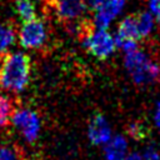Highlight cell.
Wrapping results in <instances>:
<instances>
[{
	"mask_svg": "<svg viewBox=\"0 0 160 160\" xmlns=\"http://www.w3.org/2000/svg\"><path fill=\"white\" fill-rule=\"evenodd\" d=\"M125 160H141V155H139L138 152H132V154L128 155Z\"/></svg>",
	"mask_w": 160,
	"mask_h": 160,
	"instance_id": "21",
	"label": "cell"
},
{
	"mask_svg": "<svg viewBox=\"0 0 160 160\" xmlns=\"http://www.w3.org/2000/svg\"><path fill=\"white\" fill-rule=\"evenodd\" d=\"M141 160H160V156L158 154L156 150L154 149H148L144 151V154L141 155Z\"/></svg>",
	"mask_w": 160,
	"mask_h": 160,
	"instance_id": "17",
	"label": "cell"
},
{
	"mask_svg": "<svg viewBox=\"0 0 160 160\" xmlns=\"http://www.w3.org/2000/svg\"><path fill=\"white\" fill-rule=\"evenodd\" d=\"M126 131H128L129 136L132 138L134 140H142L149 134V129H148L146 124L144 121H141V120H134V121H131L128 125Z\"/></svg>",
	"mask_w": 160,
	"mask_h": 160,
	"instance_id": "14",
	"label": "cell"
},
{
	"mask_svg": "<svg viewBox=\"0 0 160 160\" xmlns=\"http://www.w3.org/2000/svg\"><path fill=\"white\" fill-rule=\"evenodd\" d=\"M15 112L12 100L4 94H0V129L6 128Z\"/></svg>",
	"mask_w": 160,
	"mask_h": 160,
	"instance_id": "11",
	"label": "cell"
},
{
	"mask_svg": "<svg viewBox=\"0 0 160 160\" xmlns=\"http://www.w3.org/2000/svg\"><path fill=\"white\" fill-rule=\"evenodd\" d=\"M88 135L94 145H106L111 140V129L108 120L101 114H95L88 128Z\"/></svg>",
	"mask_w": 160,
	"mask_h": 160,
	"instance_id": "8",
	"label": "cell"
},
{
	"mask_svg": "<svg viewBox=\"0 0 160 160\" xmlns=\"http://www.w3.org/2000/svg\"><path fill=\"white\" fill-rule=\"evenodd\" d=\"M138 26H139L140 36L141 38L148 36L151 32L152 26H154V20H152L151 14L145 12V11L144 12H139L138 14Z\"/></svg>",
	"mask_w": 160,
	"mask_h": 160,
	"instance_id": "15",
	"label": "cell"
},
{
	"mask_svg": "<svg viewBox=\"0 0 160 160\" xmlns=\"http://www.w3.org/2000/svg\"><path fill=\"white\" fill-rule=\"evenodd\" d=\"M118 39H126V40H139L141 39L140 32H139V26H138V14L134 15H128L126 18H124L119 26H118V34L116 36Z\"/></svg>",
	"mask_w": 160,
	"mask_h": 160,
	"instance_id": "9",
	"label": "cell"
},
{
	"mask_svg": "<svg viewBox=\"0 0 160 160\" xmlns=\"http://www.w3.org/2000/svg\"><path fill=\"white\" fill-rule=\"evenodd\" d=\"M46 39V30L41 19H32L24 21L19 30L20 45L25 49H38Z\"/></svg>",
	"mask_w": 160,
	"mask_h": 160,
	"instance_id": "4",
	"label": "cell"
},
{
	"mask_svg": "<svg viewBox=\"0 0 160 160\" xmlns=\"http://www.w3.org/2000/svg\"><path fill=\"white\" fill-rule=\"evenodd\" d=\"M106 0H86V5H88V8L90 9V10H98L104 2H105Z\"/></svg>",
	"mask_w": 160,
	"mask_h": 160,
	"instance_id": "19",
	"label": "cell"
},
{
	"mask_svg": "<svg viewBox=\"0 0 160 160\" xmlns=\"http://www.w3.org/2000/svg\"><path fill=\"white\" fill-rule=\"evenodd\" d=\"M148 5L155 19L160 21V0H148Z\"/></svg>",
	"mask_w": 160,
	"mask_h": 160,
	"instance_id": "16",
	"label": "cell"
},
{
	"mask_svg": "<svg viewBox=\"0 0 160 160\" xmlns=\"http://www.w3.org/2000/svg\"><path fill=\"white\" fill-rule=\"evenodd\" d=\"M15 31L9 24H0V56L6 54V49L14 42Z\"/></svg>",
	"mask_w": 160,
	"mask_h": 160,
	"instance_id": "13",
	"label": "cell"
},
{
	"mask_svg": "<svg viewBox=\"0 0 160 160\" xmlns=\"http://www.w3.org/2000/svg\"><path fill=\"white\" fill-rule=\"evenodd\" d=\"M155 124H156V126H158V129L160 131V102L158 104L156 111H155Z\"/></svg>",
	"mask_w": 160,
	"mask_h": 160,
	"instance_id": "20",
	"label": "cell"
},
{
	"mask_svg": "<svg viewBox=\"0 0 160 160\" xmlns=\"http://www.w3.org/2000/svg\"><path fill=\"white\" fill-rule=\"evenodd\" d=\"M79 35L84 49L100 60L109 58L115 50L116 42L111 34L104 29H96L90 21L80 24Z\"/></svg>",
	"mask_w": 160,
	"mask_h": 160,
	"instance_id": "2",
	"label": "cell"
},
{
	"mask_svg": "<svg viewBox=\"0 0 160 160\" xmlns=\"http://www.w3.org/2000/svg\"><path fill=\"white\" fill-rule=\"evenodd\" d=\"M126 0H106L98 10H95L92 24L96 29L106 30L110 22L121 12Z\"/></svg>",
	"mask_w": 160,
	"mask_h": 160,
	"instance_id": "7",
	"label": "cell"
},
{
	"mask_svg": "<svg viewBox=\"0 0 160 160\" xmlns=\"http://www.w3.org/2000/svg\"><path fill=\"white\" fill-rule=\"evenodd\" d=\"M126 150L128 144L125 138L121 135H116L105 145V160H125L128 156Z\"/></svg>",
	"mask_w": 160,
	"mask_h": 160,
	"instance_id": "10",
	"label": "cell"
},
{
	"mask_svg": "<svg viewBox=\"0 0 160 160\" xmlns=\"http://www.w3.org/2000/svg\"><path fill=\"white\" fill-rule=\"evenodd\" d=\"M124 61L132 80L139 85L149 84L160 76V66L139 49L126 52Z\"/></svg>",
	"mask_w": 160,
	"mask_h": 160,
	"instance_id": "3",
	"label": "cell"
},
{
	"mask_svg": "<svg viewBox=\"0 0 160 160\" xmlns=\"http://www.w3.org/2000/svg\"><path fill=\"white\" fill-rule=\"evenodd\" d=\"M0 160H16L15 154L9 148H1L0 149Z\"/></svg>",
	"mask_w": 160,
	"mask_h": 160,
	"instance_id": "18",
	"label": "cell"
},
{
	"mask_svg": "<svg viewBox=\"0 0 160 160\" xmlns=\"http://www.w3.org/2000/svg\"><path fill=\"white\" fill-rule=\"evenodd\" d=\"M55 15L62 21H72L82 16L88 5L86 0H52Z\"/></svg>",
	"mask_w": 160,
	"mask_h": 160,
	"instance_id": "6",
	"label": "cell"
},
{
	"mask_svg": "<svg viewBox=\"0 0 160 160\" xmlns=\"http://www.w3.org/2000/svg\"><path fill=\"white\" fill-rule=\"evenodd\" d=\"M11 121L28 141L32 142L38 138L40 130V121L34 111L29 109H18L15 110Z\"/></svg>",
	"mask_w": 160,
	"mask_h": 160,
	"instance_id": "5",
	"label": "cell"
},
{
	"mask_svg": "<svg viewBox=\"0 0 160 160\" xmlns=\"http://www.w3.org/2000/svg\"><path fill=\"white\" fill-rule=\"evenodd\" d=\"M31 61L24 52H6L0 56V89L6 91H21L30 78Z\"/></svg>",
	"mask_w": 160,
	"mask_h": 160,
	"instance_id": "1",
	"label": "cell"
},
{
	"mask_svg": "<svg viewBox=\"0 0 160 160\" xmlns=\"http://www.w3.org/2000/svg\"><path fill=\"white\" fill-rule=\"evenodd\" d=\"M14 10L19 15V18L24 21L32 20L36 18L35 5H34L32 0H15L14 1Z\"/></svg>",
	"mask_w": 160,
	"mask_h": 160,
	"instance_id": "12",
	"label": "cell"
}]
</instances>
